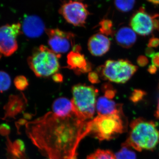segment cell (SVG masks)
I'll list each match as a JSON object with an SVG mask.
<instances>
[{"instance_id": "6da1fadb", "label": "cell", "mask_w": 159, "mask_h": 159, "mask_svg": "<svg viewBox=\"0 0 159 159\" xmlns=\"http://www.w3.org/2000/svg\"><path fill=\"white\" fill-rule=\"evenodd\" d=\"M89 121L76 114L60 118L48 113L26 125L28 135L35 146L51 159H77L81 140L90 133Z\"/></svg>"}, {"instance_id": "7a4b0ae2", "label": "cell", "mask_w": 159, "mask_h": 159, "mask_svg": "<svg viewBox=\"0 0 159 159\" xmlns=\"http://www.w3.org/2000/svg\"><path fill=\"white\" fill-rule=\"evenodd\" d=\"M159 144V130L152 121L139 118L133 120L130 125L128 138L122 146L141 152L153 150Z\"/></svg>"}, {"instance_id": "3957f363", "label": "cell", "mask_w": 159, "mask_h": 159, "mask_svg": "<svg viewBox=\"0 0 159 159\" xmlns=\"http://www.w3.org/2000/svg\"><path fill=\"white\" fill-rule=\"evenodd\" d=\"M90 133L100 141L110 140L124 133L127 127L124 115L98 116L89 121Z\"/></svg>"}, {"instance_id": "277c9868", "label": "cell", "mask_w": 159, "mask_h": 159, "mask_svg": "<svg viewBox=\"0 0 159 159\" xmlns=\"http://www.w3.org/2000/svg\"><path fill=\"white\" fill-rule=\"evenodd\" d=\"M98 91L93 86L78 84L72 89L74 113L79 119L89 121L95 114Z\"/></svg>"}, {"instance_id": "5b68a950", "label": "cell", "mask_w": 159, "mask_h": 159, "mask_svg": "<svg viewBox=\"0 0 159 159\" xmlns=\"http://www.w3.org/2000/svg\"><path fill=\"white\" fill-rule=\"evenodd\" d=\"M60 56L46 46H40L29 57L28 63L37 77H48L54 75L59 70L58 58Z\"/></svg>"}, {"instance_id": "8992f818", "label": "cell", "mask_w": 159, "mask_h": 159, "mask_svg": "<svg viewBox=\"0 0 159 159\" xmlns=\"http://www.w3.org/2000/svg\"><path fill=\"white\" fill-rule=\"evenodd\" d=\"M138 66L128 60H108L99 68L100 75L103 79L118 84L128 81L138 70Z\"/></svg>"}, {"instance_id": "52a82bcc", "label": "cell", "mask_w": 159, "mask_h": 159, "mask_svg": "<svg viewBox=\"0 0 159 159\" xmlns=\"http://www.w3.org/2000/svg\"><path fill=\"white\" fill-rule=\"evenodd\" d=\"M130 26L137 34L147 36L159 30V15L148 14L144 8H140L131 18Z\"/></svg>"}, {"instance_id": "ba28073f", "label": "cell", "mask_w": 159, "mask_h": 159, "mask_svg": "<svg viewBox=\"0 0 159 159\" xmlns=\"http://www.w3.org/2000/svg\"><path fill=\"white\" fill-rule=\"evenodd\" d=\"M59 11L68 23L77 27H84L89 15L86 5L72 0L64 3Z\"/></svg>"}, {"instance_id": "9c48e42d", "label": "cell", "mask_w": 159, "mask_h": 159, "mask_svg": "<svg viewBox=\"0 0 159 159\" xmlns=\"http://www.w3.org/2000/svg\"><path fill=\"white\" fill-rule=\"evenodd\" d=\"M46 32L48 38L49 47L56 54H65L74 47L75 35L72 32L58 29H46Z\"/></svg>"}, {"instance_id": "30bf717a", "label": "cell", "mask_w": 159, "mask_h": 159, "mask_svg": "<svg viewBox=\"0 0 159 159\" xmlns=\"http://www.w3.org/2000/svg\"><path fill=\"white\" fill-rule=\"evenodd\" d=\"M21 25L20 23L6 25L0 27V53L9 56L18 49L16 39L20 32Z\"/></svg>"}, {"instance_id": "8fae6325", "label": "cell", "mask_w": 159, "mask_h": 159, "mask_svg": "<svg viewBox=\"0 0 159 159\" xmlns=\"http://www.w3.org/2000/svg\"><path fill=\"white\" fill-rule=\"evenodd\" d=\"M22 32L25 36L31 39L41 36L46 29L44 23L38 16H27L23 20L21 25Z\"/></svg>"}, {"instance_id": "7c38bea8", "label": "cell", "mask_w": 159, "mask_h": 159, "mask_svg": "<svg viewBox=\"0 0 159 159\" xmlns=\"http://www.w3.org/2000/svg\"><path fill=\"white\" fill-rule=\"evenodd\" d=\"M111 47L109 39L104 34L97 33L91 36L89 40V51L93 56L100 57L106 54Z\"/></svg>"}, {"instance_id": "4fadbf2b", "label": "cell", "mask_w": 159, "mask_h": 159, "mask_svg": "<svg viewBox=\"0 0 159 159\" xmlns=\"http://www.w3.org/2000/svg\"><path fill=\"white\" fill-rule=\"evenodd\" d=\"M80 50L79 47H75L68 54L67 62L69 68L80 74L89 71L91 67L84 55L80 52Z\"/></svg>"}, {"instance_id": "5bb4252c", "label": "cell", "mask_w": 159, "mask_h": 159, "mask_svg": "<svg viewBox=\"0 0 159 159\" xmlns=\"http://www.w3.org/2000/svg\"><path fill=\"white\" fill-rule=\"evenodd\" d=\"M96 109L98 116H107L115 114L124 115L122 104H118L111 99H108L105 96L99 97L97 99Z\"/></svg>"}, {"instance_id": "9a60e30c", "label": "cell", "mask_w": 159, "mask_h": 159, "mask_svg": "<svg viewBox=\"0 0 159 159\" xmlns=\"http://www.w3.org/2000/svg\"><path fill=\"white\" fill-rule=\"evenodd\" d=\"M115 38L118 45L124 48H129L137 40V35L132 29L128 27H121L115 34Z\"/></svg>"}, {"instance_id": "2e32d148", "label": "cell", "mask_w": 159, "mask_h": 159, "mask_svg": "<svg viewBox=\"0 0 159 159\" xmlns=\"http://www.w3.org/2000/svg\"><path fill=\"white\" fill-rule=\"evenodd\" d=\"M52 110L53 113L60 118H66L75 114L72 101L65 97L55 99L52 105Z\"/></svg>"}, {"instance_id": "e0dca14e", "label": "cell", "mask_w": 159, "mask_h": 159, "mask_svg": "<svg viewBox=\"0 0 159 159\" xmlns=\"http://www.w3.org/2000/svg\"><path fill=\"white\" fill-rule=\"evenodd\" d=\"M24 103L18 97H14L10 99L6 109V114L8 117H13L23 109Z\"/></svg>"}, {"instance_id": "ac0fdd59", "label": "cell", "mask_w": 159, "mask_h": 159, "mask_svg": "<svg viewBox=\"0 0 159 159\" xmlns=\"http://www.w3.org/2000/svg\"><path fill=\"white\" fill-rule=\"evenodd\" d=\"M11 153L19 158L21 159L24 157L25 152V145L20 140H17L10 145Z\"/></svg>"}, {"instance_id": "d6986e66", "label": "cell", "mask_w": 159, "mask_h": 159, "mask_svg": "<svg viewBox=\"0 0 159 159\" xmlns=\"http://www.w3.org/2000/svg\"><path fill=\"white\" fill-rule=\"evenodd\" d=\"M135 0H115V5L119 11L128 12L133 9Z\"/></svg>"}, {"instance_id": "ffe728a7", "label": "cell", "mask_w": 159, "mask_h": 159, "mask_svg": "<svg viewBox=\"0 0 159 159\" xmlns=\"http://www.w3.org/2000/svg\"><path fill=\"white\" fill-rule=\"evenodd\" d=\"M87 159H116L111 151L98 149L88 157Z\"/></svg>"}, {"instance_id": "44dd1931", "label": "cell", "mask_w": 159, "mask_h": 159, "mask_svg": "<svg viewBox=\"0 0 159 159\" xmlns=\"http://www.w3.org/2000/svg\"><path fill=\"white\" fill-rule=\"evenodd\" d=\"M122 146V148L115 155L116 159H136V155L130 148Z\"/></svg>"}, {"instance_id": "7402d4cb", "label": "cell", "mask_w": 159, "mask_h": 159, "mask_svg": "<svg viewBox=\"0 0 159 159\" xmlns=\"http://www.w3.org/2000/svg\"><path fill=\"white\" fill-rule=\"evenodd\" d=\"M99 31L100 33L105 35H112L113 34V23L111 20H102L99 23Z\"/></svg>"}, {"instance_id": "603a6c76", "label": "cell", "mask_w": 159, "mask_h": 159, "mask_svg": "<svg viewBox=\"0 0 159 159\" xmlns=\"http://www.w3.org/2000/svg\"><path fill=\"white\" fill-rule=\"evenodd\" d=\"M11 80L9 74L0 71V92L7 90L11 85Z\"/></svg>"}, {"instance_id": "cb8c5ba5", "label": "cell", "mask_w": 159, "mask_h": 159, "mask_svg": "<svg viewBox=\"0 0 159 159\" xmlns=\"http://www.w3.org/2000/svg\"><path fill=\"white\" fill-rule=\"evenodd\" d=\"M146 95V93L145 91L139 89H135L131 94L129 99L134 103H138L142 101Z\"/></svg>"}, {"instance_id": "d4e9b609", "label": "cell", "mask_w": 159, "mask_h": 159, "mask_svg": "<svg viewBox=\"0 0 159 159\" xmlns=\"http://www.w3.org/2000/svg\"><path fill=\"white\" fill-rule=\"evenodd\" d=\"M14 84L16 88L20 90H24L29 85V82L25 77L18 76L14 80Z\"/></svg>"}, {"instance_id": "484cf974", "label": "cell", "mask_w": 159, "mask_h": 159, "mask_svg": "<svg viewBox=\"0 0 159 159\" xmlns=\"http://www.w3.org/2000/svg\"><path fill=\"white\" fill-rule=\"evenodd\" d=\"M105 89H106L104 96L108 99H112L116 96V91L112 87H107V85H106Z\"/></svg>"}, {"instance_id": "4316f807", "label": "cell", "mask_w": 159, "mask_h": 159, "mask_svg": "<svg viewBox=\"0 0 159 159\" xmlns=\"http://www.w3.org/2000/svg\"><path fill=\"white\" fill-rule=\"evenodd\" d=\"M137 63L140 66L145 67L148 63V60L147 57L143 55H141L137 59Z\"/></svg>"}, {"instance_id": "83f0119b", "label": "cell", "mask_w": 159, "mask_h": 159, "mask_svg": "<svg viewBox=\"0 0 159 159\" xmlns=\"http://www.w3.org/2000/svg\"><path fill=\"white\" fill-rule=\"evenodd\" d=\"M159 46V39L152 37L148 40V48H156Z\"/></svg>"}, {"instance_id": "f1b7e54d", "label": "cell", "mask_w": 159, "mask_h": 159, "mask_svg": "<svg viewBox=\"0 0 159 159\" xmlns=\"http://www.w3.org/2000/svg\"><path fill=\"white\" fill-rule=\"evenodd\" d=\"M150 57L152 59V64L159 68V52H154Z\"/></svg>"}, {"instance_id": "f546056e", "label": "cell", "mask_w": 159, "mask_h": 159, "mask_svg": "<svg viewBox=\"0 0 159 159\" xmlns=\"http://www.w3.org/2000/svg\"><path fill=\"white\" fill-rule=\"evenodd\" d=\"M89 78L90 81L93 83H97L99 82V75L95 72L90 73L89 74Z\"/></svg>"}, {"instance_id": "4dcf8cb0", "label": "cell", "mask_w": 159, "mask_h": 159, "mask_svg": "<svg viewBox=\"0 0 159 159\" xmlns=\"http://www.w3.org/2000/svg\"><path fill=\"white\" fill-rule=\"evenodd\" d=\"M10 132V127L6 124H2L0 125V134L3 135L8 134Z\"/></svg>"}, {"instance_id": "1f68e13d", "label": "cell", "mask_w": 159, "mask_h": 159, "mask_svg": "<svg viewBox=\"0 0 159 159\" xmlns=\"http://www.w3.org/2000/svg\"><path fill=\"white\" fill-rule=\"evenodd\" d=\"M147 70H148V73H150V74H154L157 73V68L153 64L150 65L148 66Z\"/></svg>"}, {"instance_id": "d6a6232c", "label": "cell", "mask_w": 159, "mask_h": 159, "mask_svg": "<svg viewBox=\"0 0 159 159\" xmlns=\"http://www.w3.org/2000/svg\"><path fill=\"white\" fill-rule=\"evenodd\" d=\"M62 77L61 75H60L59 74H54L53 75V80L54 81L56 82H61L62 80Z\"/></svg>"}, {"instance_id": "836d02e7", "label": "cell", "mask_w": 159, "mask_h": 159, "mask_svg": "<svg viewBox=\"0 0 159 159\" xmlns=\"http://www.w3.org/2000/svg\"><path fill=\"white\" fill-rule=\"evenodd\" d=\"M154 52L153 49L151 48H148L145 50V54L148 57H150L152 54H153Z\"/></svg>"}, {"instance_id": "e575fe53", "label": "cell", "mask_w": 159, "mask_h": 159, "mask_svg": "<svg viewBox=\"0 0 159 159\" xmlns=\"http://www.w3.org/2000/svg\"><path fill=\"white\" fill-rule=\"evenodd\" d=\"M155 116L158 119H159V99L158 101L157 105V110L156 111Z\"/></svg>"}, {"instance_id": "d590c367", "label": "cell", "mask_w": 159, "mask_h": 159, "mask_svg": "<svg viewBox=\"0 0 159 159\" xmlns=\"http://www.w3.org/2000/svg\"><path fill=\"white\" fill-rule=\"evenodd\" d=\"M148 2L156 5H159V0H147Z\"/></svg>"}, {"instance_id": "8d00e7d4", "label": "cell", "mask_w": 159, "mask_h": 159, "mask_svg": "<svg viewBox=\"0 0 159 159\" xmlns=\"http://www.w3.org/2000/svg\"><path fill=\"white\" fill-rule=\"evenodd\" d=\"M51 159L49 158V159Z\"/></svg>"}]
</instances>
